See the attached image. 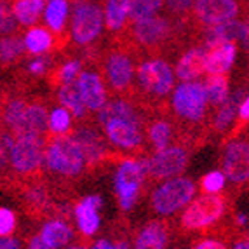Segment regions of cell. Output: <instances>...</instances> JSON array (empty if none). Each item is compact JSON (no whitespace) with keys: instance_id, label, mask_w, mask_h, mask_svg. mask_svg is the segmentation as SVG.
Wrapping results in <instances>:
<instances>
[{"instance_id":"obj_1","label":"cell","mask_w":249,"mask_h":249,"mask_svg":"<svg viewBox=\"0 0 249 249\" xmlns=\"http://www.w3.org/2000/svg\"><path fill=\"white\" fill-rule=\"evenodd\" d=\"M142 53L129 40L125 32L115 35L112 47L101 56V77L115 98L131 100L134 96V77Z\"/></svg>"},{"instance_id":"obj_2","label":"cell","mask_w":249,"mask_h":249,"mask_svg":"<svg viewBox=\"0 0 249 249\" xmlns=\"http://www.w3.org/2000/svg\"><path fill=\"white\" fill-rule=\"evenodd\" d=\"M185 32H190L188 21L150 16L133 23L125 35L140 49V53L155 54L166 51L173 42H178Z\"/></svg>"},{"instance_id":"obj_3","label":"cell","mask_w":249,"mask_h":249,"mask_svg":"<svg viewBox=\"0 0 249 249\" xmlns=\"http://www.w3.org/2000/svg\"><path fill=\"white\" fill-rule=\"evenodd\" d=\"M44 162L51 175L70 183L86 173V159L82 148L70 133L68 134H46V152Z\"/></svg>"},{"instance_id":"obj_4","label":"cell","mask_w":249,"mask_h":249,"mask_svg":"<svg viewBox=\"0 0 249 249\" xmlns=\"http://www.w3.org/2000/svg\"><path fill=\"white\" fill-rule=\"evenodd\" d=\"M70 134L77 140V143L82 148L84 159H86V171L96 173L105 166L119 164L124 159H129L119 150L110 148L112 143L108 142L107 136H103L98 131V127L91 121L80 122L79 127L75 129L71 127Z\"/></svg>"},{"instance_id":"obj_5","label":"cell","mask_w":249,"mask_h":249,"mask_svg":"<svg viewBox=\"0 0 249 249\" xmlns=\"http://www.w3.org/2000/svg\"><path fill=\"white\" fill-rule=\"evenodd\" d=\"M230 211V197L225 194H204L183 211L179 227L187 232H208Z\"/></svg>"},{"instance_id":"obj_6","label":"cell","mask_w":249,"mask_h":249,"mask_svg":"<svg viewBox=\"0 0 249 249\" xmlns=\"http://www.w3.org/2000/svg\"><path fill=\"white\" fill-rule=\"evenodd\" d=\"M44 152H46V136H35V134L16 136L13 148L9 150L11 173L18 179L42 176Z\"/></svg>"},{"instance_id":"obj_7","label":"cell","mask_w":249,"mask_h":249,"mask_svg":"<svg viewBox=\"0 0 249 249\" xmlns=\"http://www.w3.org/2000/svg\"><path fill=\"white\" fill-rule=\"evenodd\" d=\"M105 7L101 0H73L71 40L75 46L88 47L101 35Z\"/></svg>"},{"instance_id":"obj_8","label":"cell","mask_w":249,"mask_h":249,"mask_svg":"<svg viewBox=\"0 0 249 249\" xmlns=\"http://www.w3.org/2000/svg\"><path fill=\"white\" fill-rule=\"evenodd\" d=\"M11 194L21 204L25 214L34 220H44V218L56 214V204L51 199L49 183L44 179V175L19 179V183Z\"/></svg>"},{"instance_id":"obj_9","label":"cell","mask_w":249,"mask_h":249,"mask_svg":"<svg viewBox=\"0 0 249 249\" xmlns=\"http://www.w3.org/2000/svg\"><path fill=\"white\" fill-rule=\"evenodd\" d=\"M197 194V185L194 179L185 176H176L164 181L160 187L152 192L150 208L159 216L175 214L181 208L194 200Z\"/></svg>"},{"instance_id":"obj_10","label":"cell","mask_w":249,"mask_h":249,"mask_svg":"<svg viewBox=\"0 0 249 249\" xmlns=\"http://www.w3.org/2000/svg\"><path fill=\"white\" fill-rule=\"evenodd\" d=\"M105 131V136L113 146L119 148V152L129 159H142L148 154L145 136V124L125 119H112L105 125H101Z\"/></svg>"},{"instance_id":"obj_11","label":"cell","mask_w":249,"mask_h":249,"mask_svg":"<svg viewBox=\"0 0 249 249\" xmlns=\"http://www.w3.org/2000/svg\"><path fill=\"white\" fill-rule=\"evenodd\" d=\"M145 171L140 159H124L115 173V192L122 211H131L142 196Z\"/></svg>"},{"instance_id":"obj_12","label":"cell","mask_w":249,"mask_h":249,"mask_svg":"<svg viewBox=\"0 0 249 249\" xmlns=\"http://www.w3.org/2000/svg\"><path fill=\"white\" fill-rule=\"evenodd\" d=\"M190 148L183 145H171L148 157V173L145 183H157L171 179L187 169L190 160Z\"/></svg>"},{"instance_id":"obj_13","label":"cell","mask_w":249,"mask_h":249,"mask_svg":"<svg viewBox=\"0 0 249 249\" xmlns=\"http://www.w3.org/2000/svg\"><path fill=\"white\" fill-rule=\"evenodd\" d=\"M221 154V167L225 178L233 185L242 187L249 183V140H230L225 142Z\"/></svg>"},{"instance_id":"obj_14","label":"cell","mask_w":249,"mask_h":249,"mask_svg":"<svg viewBox=\"0 0 249 249\" xmlns=\"http://www.w3.org/2000/svg\"><path fill=\"white\" fill-rule=\"evenodd\" d=\"M241 11V0H197L192 11V19L200 28H208L235 19Z\"/></svg>"},{"instance_id":"obj_15","label":"cell","mask_w":249,"mask_h":249,"mask_svg":"<svg viewBox=\"0 0 249 249\" xmlns=\"http://www.w3.org/2000/svg\"><path fill=\"white\" fill-rule=\"evenodd\" d=\"M178 129L169 112H152L145 121V136L154 152L175 145Z\"/></svg>"},{"instance_id":"obj_16","label":"cell","mask_w":249,"mask_h":249,"mask_svg":"<svg viewBox=\"0 0 249 249\" xmlns=\"http://www.w3.org/2000/svg\"><path fill=\"white\" fill-rule=\"evenodd\" d=\"M80 96L89 113H98L108 101V89L100 71L82 70L77 77Z\"/></svg>"},{"instance_id":"obj_17","label":"cell","mask_w":249,"mask_h":249,"mask_svg":"<svg viewBox=\"0 0 249 249\" xmlns=\"http://www.w3.org/2000/svg\"><path fill=\"white\" fill-rule=\"evenodd\" d=\"M148 115L150 113H146L142 107H138L134 101L125 100V98H115L112 101H107V105L96 113V122L100 125H105L112 119H125V121L145 124Z\"/></svg>"},{"instance_id":"obj_18","label":"cell","mask_w":249,"mask_h":249,"mask_svg":"<svg viewBox=\"0 0 249 249\" xmlns=\"http://www.w3.org/2000/svg\"><path fill=\"white\" fill-rule=\"evenodd\" d=\"M242 35V21H227V23H221V25L216 26H208V28H202V47L206 51H211L214 47L225 46V44H235V42H241Z\"/></svg>"},{"instance_id":"obj_19","label":"cell","mask_w":249,"mask_h":249,"mask_svg":"<svg viewBox=\"0 0 249 249\" xmlns=\"http://www.w3.org/2000/svg\"><path fill=\"white\" fill-rule=\"evenodd\" d=\"M101 208V197L100 196H88L84 197L77 206H75V218L79 223V230L84 237L91 239L100 227V216L98 209Z\"/></svg>"},{"instance_id":"obj_20","label":"cell","mask_w":249,"mask_h":249,"mask_svg":"<svg viewBox=\"0 0 249 249\" xmlns=\"http://www.w3.org/2000/svg\"><path fill=\"white\" fill-rule=\"evenodd\" d=\"M206 56L208 51L204 47H192L178 59L175 73L181 82H192L206 73Z\"/></svg>"},{"instance_id":"obj_21","label":"cell","mask_w":249,"mask_h":249,"mask_svg":"<svg viewBox=\"0 0 249 249\" xmlns=\"http://www.w3.org/2000/svg\"><path fill=\"white\" fill-rule=\"evenodd\" d=\"M246 94H248V92H246V86H242V88L237 89L232 96H229L225 103H221L220 107H218L211 124H209V131H211V133L223 134L225 131L233 124L237 113H239V105L242 103Z\"/></svg>"},{"instance_id":"obj_22","label":"cell","mask_w":249,"mask_h":249,"mask_svg":"<svg viewBox=\"0 0 249 249\" xmlns=\"http://www.w3.org/2000/svg\"><path fill=\"white\" fill-rule=\"evenodd\" d=\"M49 131V110L42 100L28 101L25 112V121L21 125L19 134H35V136H46ZM18 134V136H19Z\"/></svg>"},{"instance_id":"obj_23","label":"cell","mask_w":249,"mask_h":249,"mask_svg":"<svg viewBox=\"0 0 249 249\" xmlns=\"http://www.w3.org/2000/svg\"><path fill=\"white\" fill-rule=\"evenodd\" d=\"M28 107V100L21 98V96H5V101L0 110V117H2V124L4 129L9 131L14 138L19 134L21 125L25 121V112Z\"/></svg>"},{"instance_id":"obj_24","label":"cell","mask_w":249,"mask_h":249,"mask_svg":"<svg viewBox=\"0 0 249 249\" xmlns=\"http://www.w3.org/2000/svg\"><path fill=\"white\" fill-rule=\"evenodd\" d=\"M56 100L59 101L63 108H67L68 112L77 119L79 122L91 121V113L88 112V108L84 105L82 96H80V89L77 80L70 84H65L59 89H56Z\"/></svg>"},{"instance_id":"obj_25","label":"cell","mask_w":249,"mask_h":249,"mask_svg":"<svg viewBox=\"0 0 249 249\" xmlns=\"http://www.w3.org/2000/svg\"><path fill=\"white\" fill-rule=\"evenodd\" d=\"M237 54L235 44H225V46L214 47L208 51L206 56V73L208 75H223L229 73L233 67Z\"/></svg>"},{"instance_id":"obj_26","label":"cell","mask_w":249,"mask_h":249,"mask_svg":"<svg viewBox=\"0 0 249 249\" xmlns=\"http://www.w3.org/2000/svg\"><path fill=\"white\" fill-rule=\"evenodd\" d=\"M40 237L49 249H59L73 239V230L68 225V221L53 218V220H47L44 223L40 230Z\"/></svg>"},{"instance_id":"obj_27","label":"cell","mask_w":249,"mask_h":249,"mask_svg":"<svg viewBox=\"0 0 249 249\" xmlns=\"http://www.w3.org/2000/svg\"><path fill=\"white\" fill-rule=\"evenodd\" d=\"M167 225L164 221H150L136 237V249H166Z\"/></svg>"},{"instance_id":"obj_28","label":"cell","mask_w":249,"mask_h":249,"mask_svg":"<svg viewBox=\"0 0 249 249\" xmlns=\"http://www.w3.org/2000/svg\"><path fill=\"white\" fill-rule=\"evenodd\" d=\"M82 65H84V59H68L65 63L54 65V67H51V70L46 75L47 84L53 89H59L65 84L75 82L77 77L80 75V71H82Z\"/></svg>"},{"instance_id":"obj_29","label":"cell","mask_w":249,"mask_h":249,"mask_svg":"<svg viewBox=\"0 0 249 249\" xmlns=\"http://www.w3.org/2000/svg\"><path fill=\"white\" fill-rule=\"evenodd\" d=\"M54 34L46 26H34L25 34V47L26 53L32 56H40V54H53L54 51Z\"/></svg>"},{"instance_id":"obj_30","label":"cell","mask_w":249,"mask_h":249,"mask_svg":"<svg viewBox=\"0 0 249 249\" xmlns=\"http://www.w3.org/2000/svg\"><path fill=\"white\" fill-rule=\"evenodd\" d=\"M26 53L25 37L11 34L0 37V68H11L23 59Z\"/></svg>"},{"instance_id":"obj_31","label":"cell","mask_w":249,"mask_h":249,"mask_svg":"<svg viewBox=\"0 0 249 249\" xmlns=\"http://www.w3.org/2000/svg\"><path fill=\"white\" fill-rule=\"evenodd\" d=\"M129 7H131V0H107L105 23H107V30L112 35H119L121 32H124V25H127Z\"/></svg>"},{"instance_id":"obj_32","label":"cell","mask_w":249,"mask_h":249,"mask_svg":"<svg viewBox=\"0 0 249 249\" xmlns=\"http://www.w3.org/2000/svg\"><path fill=\"white\" fill-rule=\"evenodd\" d=\"M204 84L206 96H208V103L211 107H220L221 103L227 101L230 96V77L229 73L223 75H208V79Z\"/></svg>"},{"instance_id":"obj_33","label":"cell","mask_w":249,"mask_h":249,"mask_svg":"<svg viewBox=\"0 0 249 249\" xmlns=\"http://www.w3.org/2000/svg\"><path fill=\"white\" fill-rule=\"evenodd\" d=\"M11 7L19 25L34 26L46 7V0H14Z\"/></svg>"},{"instance_id":"obj_34","label":"cell","mask_w":249,"mask_h":249,"mask_svg":"<svg viewBox=\"0 0 249 249\" xmlns=\"http://www.w3.org/2000/svg\"><path fill=\"white\" fill-rule=\"evenodd\" d=\"M68 18V0H49L46 7V23L54 35L65 32Z\"/></svg>"},{"instance_id":"obj_35","label":"cell","mask_w":249,"mask_h":249,"mask_svg":"<svg viewBox=\"0 0 249 249\" xmlns=\"http://www.w3.org/2000/svg\"><path fill=\"white\" fill-rule=\"evenodd\" d=\"M164 0H131V7H129L127 23H136L143 18L155 16L157 11L162 7Z\"/></svg>"},{"instance_id":"obj_36","label":"cell","mask_w":249,"mask_h":249,"mask_svg":"<svg viewBox=\"0 0 249 249\" xmlns=\"http://www.w3.org/2000/svg\"><path fill=\"white\" fill-rule=\"evenodd\" d=\"M73 121H71V113L67 108L58 107L53 108V112L49 113V134H68L73 127Z\"/></svg>"},{"instance_id":"obj_37","label":"cell","mask_w":249,"mask_h":249,"mask_svg":"<svg viewBox=\"0 0 249 249\" xmlns=\"http://www.w3.org/2000/svg\"><path fill=\"white\" fill-rule=\"evenodd\" d=\"M18 30V19L13 14V7L9 0H0V37L14 34Z\"/></svg>"},{"instance_id":"obj_38","label":"cell","mask_w":249,"mask_h":249,"mask_svg":"<svg viewBox=\"0 0 249 249\" xmlns=\"http://www.w3.org/2000/svg\"><path fill=\"white\" fill-rule=\"evenodd\" d=\"M197 0H166V7L173 19H188Z\"/></svg>"},{"instance_id":"obj_39","label":"cell","mask_w":249,"mask_h":249,"mask_svg":"<svg viewBox=\"0 0 249 249\" xmlns=\"http://www.w3.org/2000/svg\"><path fill=\"white\" fill-rule=\"evenodd\" d=\"M225 175L221 171H211L200 179V190L202 194H220L225 187Z\"/></svg>"},{"instance_id":"obj_40","label":"cell","mask_w":249,"mask_h":249,"mask_svg":"<svg viewBox=\"0 0 249 249\" xmlns=\"http://www.w3.org/2000/svg\"><path fill=\"white\" fill-rule=\"evenodd\" d=\"M51 56L53 54H49V56H44V54L34 56V59L28 61V65H26L25 73L30 75V77H46L47 71L51 70V59H53Z\"/></svg>"},{"instance_id":"obj_41","label":"cell","mask_w":249,"mask_h":249,"mask_svg":"<svg viewBox=\"0 0 249 249\" xmlns=\"http://www.w3.org/2000/svg\"><path fill=\"white\" fill-rule=\"evenodd\" d=\"M16 230V214L11 209L0 208V237H11Z\"/></svg>"},{"instance_id":"obj_42","label":"cell","mask_w":249,"mask_h":249,"mask_svg":"<svg viewBox=\"0 0 249 249\" xmlns=\"http://www.w3.org/2000/svg\"><path fill=\"white\" fill-rule=\"evenodd\" d=\"M7 150L2 146V143H0V181L5 178V176L9 175V157H7Z\"/></svg>"},{"instance_id":"obj_43","label":"cell","mask_w":249,"mask_h":249,"mask_svg":"<svg viewBox=\"0 0 249 249\" xmlns=\"http://www.w3.org/2000/svg\"><path fill=\"white\" fill-rule=\"evenodd\" d=\"M194 249H227L225 242L221 241H214V239H204V241H199Z\"/></svg>"},{"instance_id":"obj_44","label":"cell","mask_w":249,"mask_h":249,"mask_svg":"<svg viewBox=\"0 0 249 249\" xmlns=\"http://www.w3.org/2000/svg\"><path fill=\"white\" fill-rule=\"evenodd\" d=\"M241 42L244 46V51L249 56V16L242 21V35H241Z\"/></svg>"},{"instance_id":"obj_45","label":"cell","mask_w":249,"mask_h":249,"mask_svg":"<svg viewBox=\"0 0 249 249\" xmlns=\"http://www.w3.org/2000/svg\"><path fill=\"white\" fill-rule=\"evenodd\" d=\"M0 249H21V246L13 237H0Z\"/></svg>"},{"instance_id":"obj_46","label":"cell","mask_w":249,"mask_h":249,"mask_svg":"<svg viewBox=\"0 0 249 249\" xmlns=\"http://www.w3.org/2000/svg\"><path fill=\"white\" fill-rule=\"evenodd\" d=\"M28 249H49V248H47L46 242L42 241L40 233H37V235H34L32 239H30V248Z\"/></svg>"},{"instance_id":"obj_47","label":"cell","mask_w":249,"mask_h":249,"mask_svg":"<svg viewBox=\"0 0 249 249\" xmlns=\"http://www.w3.org/2000/svg\"><path fill=\"white\" fill-rule=\"evenodd\" d=\"M91 249H113V244L110 241H107V239H101V241L94 242V246Z\"/></svg>"},{"instance_id":"obj_48","label":"cell","mask_w":249,"mask_h":249,"mask_svg":"<svg viewBox=\"0 0 249 249\" xmlns=\"http://www.w3.org/2000/svg\"><path fill=\"white\" fill-rule=\"evenodd\" d=\"M113 249H129V242L125 239H119L117 242H113Z\"/></svg>"},{"instance_id":"obj_49","label":"cell","mask_w":249,"mask_h":249,"mask_svg":"<svg viewBox=\"0 0 249 249\" xmlns=\"http://www.w3.org/2000/svg\"><path fill=\"white\" fill-rule=\"evenodd\" d=\"M5 96H7V92H4L0 89V110H2V105H4V101H5Z\"/></svg>"},{"instance_id":"obj_50","label":"cell","mask_w":249,"mask_h":249,"mask_svg":"<svg viewBox=\"0 0 249 249\" xmlns=\"http://www.w3.org/2000/svg\"><path fill=\"white\" fill-rule=\"evenodd\" d=\"M242 239H244L246 249H249V232L248 233H242Z\"/></svg>"},{"instance_id":"obj_51","label":"cell","mask_w":249,"mask_h":249,"mask_svg":"<svg viewBox=\"0 0 249 249\" xmlns=\"http://www.w3.org/2000/svg\"><path fill=\"white\" fill-rule=\"evenodd\" d=\"M68 249H89V248L84 244H79V246H71V248H68Z\"/></svg>"},{"instance_id":"obj_52","label":"cell","mask_w":249,"mask_h":249,"mask_svg":"<svg viewBox=\"0 0 249 249\" xmlns=\"http://www.w3.org/2000/svg\"><path fill=\"white\" fill-rule=\"evenodd\" d=\"M244 9L249 13V0H244Z\"/></svg>"},{"instance_id":"obj_53","label":"cell","mask_w":249,"mask_h":249,"mask_svg":"<svg viewBox=\"0 0 249 249\" xmlns=\"http://www.w3.org/2000/svg\"><path fill=\"white\" fill-rule=\"evenodd\" d=\"M4 133V124H2V117H0V134Z\"/></svg>"},{"instance_id":"obj_54","label":"cell","mask_w":249,"mask_h":249,"mask_svg":"<svg viewBox=\"0 0 249 249\" xmlns=\"http://www.w3.org/2000/svg\"><path fill=\"white\" fill-rule=\"evenodd\" d=\"M9 2H11V0H9ZM13 2H14V0H13Z\"/></svg>"}]
</instances>
